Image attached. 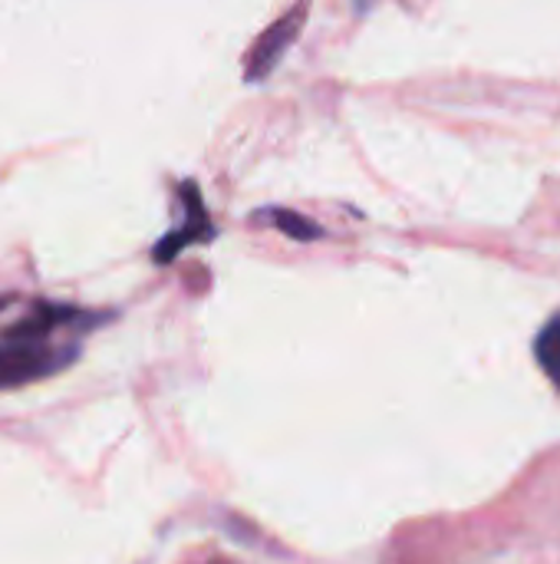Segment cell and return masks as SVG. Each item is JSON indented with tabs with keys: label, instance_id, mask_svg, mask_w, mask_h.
Listing matches in <instances>:
<instances>
[{
	"label": "cell",
	"instance_id": "6da1fadb",
	"mask_svg": "<svg viewBox=\"0 0 560 564\" xmlns=\"http://www.w3.org/2000/svg\"><path fill=\"white\" fill-rule=\"evenodd\" d=\"M99 324V314L53 304L20 301V314L0 327V390L26 387L76 364L83 334Z\"/></svg>",
	"mask_w": 560,
	"mask_h": 564
},
{
	"label": "cell",
	"instance_id": "3957f363",
	"mask_svg": "<svg viewBox=\"0 0 560 564\" xmlns=\"http://www.w3.org/2000/svg\"><path fill=\"white\" fill-rule=\"evenodd\" d=\"M178 198H182V205H185V225H182V228H172V231L152 248V261H155V264H168V261H175L188 245H198V241H211V238H215V225L208 221V212H205V202H201L198 185H195V182H182Z\"/></svg>",
	"mask_w": 560,
	"mask_h": 564
},
{
	"label": "cell",
	"instance_id": "277c9868",
	"mask_svg": "<svg viewBox=\"0 0 560 564\" xmlns=\"http://www.w3.org/2000/svg\"><path fill=\"white\" fill-rule=\"evenodd\" d=\"M254 221H267V225H274L277 231H284L294 241H317V238H323V228L317 221H310V218H304L300 212H290V208H261L254 215Z\"/></svg>",
	"mask_w": 560,
	"mask_h": 564
},
{
	"label": "cell",
	"instance_id": "5b68a950",
	"mask_svg": "<svg viewBox=\"0 0 560 564\" xmlns=\"http://www.w3.org/2000/svg\"><path fill=\"white\" fill-rule=\"evenodd\" d=\"M535 360L545 377L560 390V314H554L535 337Z\"/></svg>",
	"mask_w": 560,
	"mask_h": 564
},
{
	"label": "cell",
	"instance_id": "7a4b0ae2",
	"mask_svg": "<svg viewBox=\"0 0 560 564\" xmlns=\"http://www.w3.org/2000/svg\"><path fill=\"white\" fill-rule=\"evenodd\" d=\"M307 13H310V0H300L290 13H284L277 23H271L257 36V43L248 53V66H244V79L248 83H264L281 66V59L287 56L290 43L300 36V30L307 23Z\"/></svg>",
	"mask_w": 560,
	"mask_h": 564
}]
</instances>
